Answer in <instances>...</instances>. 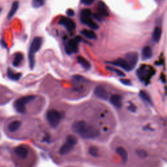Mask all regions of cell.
I'll use <instances>...</instances> for the list:
<instances>
[{
    "label": "cell",
    "mask_w": 167,
    "mask_h": 167,
    "mask_svg": "<svg viewBox=\"0 0 167 167\" xmlns=\"http://www.w3.org/2000/svg\"><path fill=\"white\" fill-rule=\"evenodd\" d=\"M72 129L84 139H93L99 135V130L96 127L83 120L75 122L72 125Z\"/></svg>",
    "instance_id": "6da1fadb"
},
{
    "label": "cell",
    "mask_w": 167,
    "mask_h": 167,
    "mask_svg": "<svg viewBox=\"0 0 167 167\" xmlns=\"http://www.w3.org/2000/svg\"><path fill=\"white\" fill-rule=\"evenodd\" d=\"M155 69L151 66L142 65L140 68L137 70V74L139 78L142 82L147 84L151 78V77L155 74Z\"/></svg>",
    "instance_id": "7a4b0ae2"
},
{
    "label": "cell",
    "mask_w": 167,
    "mask_h": 167,
    "mask_svg": "<svg viewBox=\"0 0 167 167\" xmlns=\"http://www.w3.org/2000/svg\"><path fill=\"white\" fill-rule=\"evenodd\" d=\"M43 43L42 38L36 37L31 42L30 46V53H29V61L31 69H33L35 65V54L40 50Z\"/></svg>",
    "instance_id": "3957f363"
},
{
    "label": "cell",
    "mask_w": 167,
    "mask_h": 167,
    "mask_svg": "<svg viewBox=\"0 0 167 167\" xmlns=\"http://www.w3.org/2000/svg\"><path fill=\"white\" fill-rule=\"evenodd\" d=\"M77 142H78V140H77V139L74 136H73V135H69L67 137L66 142H65V144L60 148L59 153L61 155H66L69 153L73 148V147L76 144Z\"/></svg>",
    "instance_id": "277c9868"
},
{
    "label": "cell",
    "mask_w": 167,
    "mask_h": 167,
    "mask_svg": "<svg viewBox=\"0 0 167 167\" xmlns=\"http://www.w3.org/2000/svg\"><path fill=\"white\" fill-rule=\"evenodd\" d=\"M34 99L35 97L33 95L24 97L18 99L14 103V107L18 112L24 113L26 112V105L31 102L33 100H34Z\"/></svg>",
    "instance_id": "5b68a950"
},
{
    "label": "cell",
    "mask_w": 167,
    "mask_h": 167,
    "mask_svg": "<svg viewBox=\"0 0 167 167\" xmlns=\"http://www.w3.org/2000/svg\"><path fill=\"white\" fill-rule=\"evenodd\" d=\"M47 118L48 122L52 127L55 128L59 125L62 116L58 111L54 109L48 110L47 114Z\"/></svg>",
    "instance_id": "8992f818"
},
{
    "label": "cell",
    "mask_w": 167,
    "mask_h": 167,
    "mask_svg": "<svg viewBox=\"0 0 167 167\" xmlns=\"http://www.w3.org/2000/svg\"><path fill=\"white\" fill-rule=\"evenodd\" d=\"M124 59L126 60L127 62L129 64L130 69H133L136 67V65L139 61V54L137 52H130L127 53L125 55Z\"/></svg>",
    "instance_id": "52a82bcc"
},
{
    "label": "cell",
    "mask_w": 167,
    "mask_h": 167,
    "mask_svg": "<svg viewBox=\"0 0 167 167\" xmlns=\"http://www.w3.org/2000/svg\"><path fill=\"white\" fill-rule=\"evenodd\" d=\"M65 51L67 54H71L72 53H77L78 51V42L75 39H71L65 47Z\"/></svg>",
    "instance_id": "ba28073f"
},
{
    "label": "cell",
    "mask_w": 167,
    "mask_h": 167,
    "mask_svg": "<svg viewBox=\"0 0 167 167\" xmlns=\"http://www.w3.org/2000/svg\"><path fill=\"white\" fill-rule=\"evenodd\" d=\"M59 24L64 26L70 31H73L76 28V24L74 23V22L69 18L65 17V16H63V17L61 18L59 22Z\"/></svg>",
    "instance_id": "9c48e42d"
},
{
    "label": "cell",
    "mask_w": 167,
    "mask_h": 167,
    "mask_svg": "<svg viewBox=\"0 0 167 167\" xmlns=\"http://www.w3.org/2000/svg\"><path fill=\"white\" fill-rule=\"evenodd\" d=\"M109 64L116 65V66L120 67L121 68H122L123 69H124L125 71H131V69L129 66V65L127 62L126 60L125 59H123V58H119V59L115 60V61L108 62Z\"/></svg>",
    "instance_id": "30bf717a"
},
{
    "label": "cell",
    "mask_w": 167,
    "mask_h": 167,
    "mask_svg": "<svg viewBox=\"0 0 167 167\" xmlns=\"http://www.w3.org/2000/svg\"><path fill=\"white\" fill-rule=\"evenodd\" d=\"M94 94L97 97L100 99H103V100H107L108 97L107 91L106 90L105 88L101 86L96 87L95 90H94Z\"/></svg>",
    "instance_id": "8fae6325"
},
{
    "label": "cell",
    "mask_w": 167,
    "mask_h": 167,
    "mask_svg": "<svg viewBox=\"0 0 167 167\" xmlns=\"http://www.w3.org/2000/svg\"><path fill=\"white\" fill-rule=\"evenodd\" d=\"M97 15L100 17H106L108 16V11L107 7L106 5L103 3V1H99L97 8Z\"/></svg>",
    "instance_id": "7c38bea8"
},
{
    "label": "cell",
    "mask_w": 167,
    "mask_h": 167,
    "mask_svg": "<svg viewBox=\"0 0 167 167\" xmlns=\"http://www.w3.org/2000/svg\"><path fill=\"white\" fill-rule=\"evenodd\" d=\"M110 103L112 105L116 107V108H122V98L120 95H113L110 97Z\"/></svg>",
    "instance_id": "4fadbf2b"
},
{
    "label": "cell",
    "mask_w": 167,
    "mask_h": 167,
    "mask_svg": "<svg viewBox=\"0 0 167 167\" xmlns=\"http://www.w3.org/2000/svg\"><path fill=\"white\" fill-rule=\"evenodd\" d=\"M14 153L20 158L25 159L28 154V149L26 147L20 146L16 147L15 149H14Z\"/></svg>",
    "instance_id": "5bb4252c"
},
{
    "label": "cell",
    "mask_w": 167,
    "mask_h": 167,
    "mask_svg": "<svg viewBox=\"0 0 167 167\" xmlns=\"http://www.w3.org/2000/svg\"><path fill=\"white\" fill-rule=\"evenodd\" d=\"M81 22L84 24H86L87 26L92 30H97L99 29L98 24L93 21L90 18H81Z\"/></svg>",
    "instance_id": "9a60e30c"
},
{
    "label": "cell",
    "mask_w": 167,
    "mask_h": 167,
    "mask_svg": "<svg viewBox=\"0 0 167 167\" xmlns=\"http://www.w3.org/2000/svg\"><path fill=\"white\" fill-rule=\"evenodd\" d=\"M152 55H153V52H152L151 48L148 47V46H146V47H144L142 52V59L144 60L149 59L152 57Z\"/></svg>",
    "instance_id": "2e32d148"
},
{
    "label": "cell",
    "mask_w": 167,
    "mask_h": 167,
    "mask_svg": "<svg viewBox=\"0 0 167 167\" xmlns=\"http://www.w3.org/2000/svg\"><path fill=\"white\" fill-rule=\"evenodd\" d=\"M77 62L85 70H89L91 68V64L88 60L82 56L77 57Z\"/></svg>",
    "instance_id": "e0dca14e"
},
{
    "label": "cell",
    "mask_w": 167,
    "mask_h": 167,
    "mask_svg": "<svg viewBox=\"0 0 167 167\" xmlns=\"http://www.w3.org/2000/svg\"><path fill=\"white\" fill-rule=\"evenodd\" d=\"M116 152L118 154H119L123 162H126L127 161L128 153L125 148H123V147H118L116 148Z\"/></svg>",
    "instance_id": "ac0fdd59"
},
{
    "label": "cell",
    "mask_w": 167,
    "mask_h": 167,
    "mask_svg": "<svg viewBox=\"0 0 167 167\" xmlns=\"http://www.w3.org/2000/svg\"><path fill=\"white\" fill-rule=\"evenodd\" d=\"M24 59V55L20 52H17L16 53L15 55H14V60L13 64L14 67H18L19 65L21 64V63L22 62Z\"/></svg>",
    "instance_id": "d6986e66"
},
{
    "label": "cell",
    "mask_w": 167,
    "mask_h": 167,
    "mask_svg": "<svg viewBox=\"0 0 167 167\" xmlns=\"http://www.w3.org/2000/svg\"><path fill=\"white\" fill-rule=\"evenodd\" d=\"M162 34V30L160 27H156L153 30V35H152V37H153V40L155 42L158 43L159 40H160Z\"/></svg>",
    "instance_id": "ffe728a7"
},
{
    "label": "cell",
    "mask_w": 167,
    "mask_h": 167,
    "mask_svg": "<svg viewBox=\"0 0 167 167\" xmlns=\"http://www.w3.org/2000/svg\"><path fill=\"white\" fill-rule=\"evenodd\" d=\"M18 7H19V2L17 1H14L13 3V5H12L10 11H9V14H8V18L9 19V20L13 17L14 14L16 13V11H17L18 10Z\"/></svg>",
    "instance_id": "44dd1931"
},
{
    "label": "cell",
    "mask_w": 167,
    "mask_h": 167,
    "mask_svg": "<svg viewBox=\"0 0 167 167\" xmlns=\"http://www.w3.org/2000/svg\"><path fill=\"white\" fill-rule=\"evenodd\" d=\"M81 33L84 36V37L90 39H97V35L95 34V33L92 30H83L81 31Z\"/></svg>",
    "instance_id": "7402d4cb"
},
{
    "label": "cell",
    "mask_w": 167,
    "mask_h": 167,
    "mask_svg": "<svg viewBox=\"0 0 167 167\" xmlns=\"http://www.w3.org/2000/svg\"><path fill=\"white\" fill-rule=\"evenodd\" d=\"M7 76H8L9 78L13 80H18L22 76V74L14 72L11 69H9L8 71H7Z\"/></svg>",
    "instance_id": "603a6c76"
},
{
    "label": "cell",
    "mask_w": 167,
    "mask_h": 167,
    "mask_svg": "<svg viewBox=\"0 0 167 167\" xmlns=\"http://www.w3.org/2000/svg\"><path fill=\"white\" fill-rule=\"evenodd\" d=\"M21 125V122L20 121H14L8 126V129L10 132H14L20 128Z\"/></svg>",
    "instance_id": "cb8c5ba5"
},
{
    "label": "cell",
    "mask_w": 167,
    "mask_h": 167,
    "mask_svg": "<svg viewBox=\"0 0 167 167\" xmlns=\"http://www.w3.org/2000/svg\"><path fill=\"white\" fill-rule=\"evenodd\" d=\"M139 95H140V98H141L144 101H145V102L148 103L149 105H153L151 99L150 98L149 95L146 92V91H142V90L140 91Z\"/></svg>",
    "instance_id": "d4e9b609"
},
{
    "label": "cell",
    "mask_w": 167,
    "mask_h": 167,
    "mask_svg": "<svg viewBox=\"0 0 167 167\" xmlns=\"http://www.w3.org/2000/svg\"><path fill=\"white\" fill-rule=\"evenodd\" d=\"M106 69L109 70L110 71L114 72V73H116V74L118 75V76H122V77L125 76V74L123 71H120V70L116 69V68H114V67H113L108 66V67H106Z\"/></svg>",
    "instance_id": "484cf974"
},
{
    "label": "cell",
    "mask_w": 167,
    "mask_h": 167,
    "mask_svg": "<svg viewBox=\"0 0 167 167\" xmlns=\"http://www.w3.org/2000/svg\"><path fill=\"white\" fill-rule=\"evenodd\" d=\"M72 80L76 84L84 83V82H86V80L83 76H80V75H75V76H74L72 77Z\"/></svg>",
    "instance_id": "4316f807"
},
{
    "label": "cell",
    "mask_w": 167,
    "mask_h": 167,
    "mask_svg": "<svg viewBox=\"0 0 167 167\" xmlns=\"http://www.w3.org/2000/svg\"><path fill=\"white\" fill-rule=\"evenodd\" d=\"M45 3V0H33L32 6L34 8H39L43 7Z\"/></svg>",
    "instance_id": "83f0119b"
},
{
    "label": "cell",
    "mask_w": 167,
    "mask_h": 167,
    "mask_svg": "<svg viewBox=\"0 0 167 167\" xmlns=\"http://www.w3.org/2000/svg\"><path fill=\"white\" fill-rule=\"evenodd\" d=\"M91 12L89 9H83L81 11V18H90Z\"/></svg>",
    "instance_id": "f1b7e54d"
},
{
    "label": "cell",
    "mask_w": 167,
    "mask_h": 167,
    "mask_svg": "<svg viewBox=\"0 0 167 167\" xmlns=\"http://www.w3.org/2000/svg\"><path fill=\"white\" fill-rule=\"evenodd\" d=\"M89 154L91 155V156H92L93 157L98 156V154H99L98 149L96 147H94V146L91 147L89 149Z\"/></svg>",
    "instance_id": "f546056e"
},
{
    "label": "cell",
    "mask_w": 167,
    "mask_h": 167,
    "mask_svg": "<svg viewBox=\"0 0 167 167\" xmlns=\"http://www.w3.org/2000/svg\"><path fill=\"white\" fill-rule=\"evenodd\" d=\"M95 0H81V3L85 5H90L92 4Z\"/></svg>",
    "instance_id": "4dcf8cb0"
},
{
    "label": "cell",
    "mask_w": 167,
    "mask_h": 167,
    "mask_svg": "<svg viewBox=\"0 0 167 167\" xmlns=\"http://www.w3.org/2000/svg\"><path fill=\"white\" fill-rule=\"evenodd\" d=\"M120 81L122 84L126 86H130L132 84L130 80H128V79H121Z\"/></svg>",
    "instance_id": "1f68e13d"
},
{
    "label": "cell",
    "mask_w": 167,
    "mask_h": 167,
    "mask_svg": "<svg viewBox=\"0 0 167 167\" xmlns=\"http://www.w3.org/2000/svg\"><path fill=\"white\" fill-rule=\"evenodd\" d=\"M128 110L130 111L131 112H136L137 108L134 105H133V104H130V105L128 106Z\"/></svg>",
    "instance_id": "d6a6232c"
},
{
    "label": "cell",
    "mask_w": 167,
    "mask_h": 167,
    "mask_svg": "<svg viewBox=\"0 0 167 167\" xmlns=\"http://www.w3.org/2000/svg\"><path fill=\"white\" fill-rule=\"evenodd\" d=\"M67 14L69 16H74V11L72 9H69L67 11Z\"/></svg>",
    "instance_id": "836d02e7"
},
{
    "label": "cell",
    "mask_w": 167,
    "mask_h": 167,
    "mask_svg": "<svg viewBox=\"0 0 167 167\" xmlns=\"http://www.w3.org/2000/svg\"><path fill=\"white\" fill-rule=\"evenodd\" d=\"M137 153H138V155H139V156H141V157H145L146 156V153H145V152L143 151V150H139V151H137Z\"/></svg>",
    "instance_id": "e575fe53"
},
{
    "label": "cell",
    "mask_w": 167,
    "mask_h": 167,
    "mask_svg": "<svg viewBox=\"0 0 167 167\" xmlns=\"http://www.w3.org/2000/svg\"><path fill=\"white\" fill-rule=\"evenodd\" d=\"M1 7H0V13H1Z\"/></svg>",
    "instance_id": "d590c367"
}]
</instances>
